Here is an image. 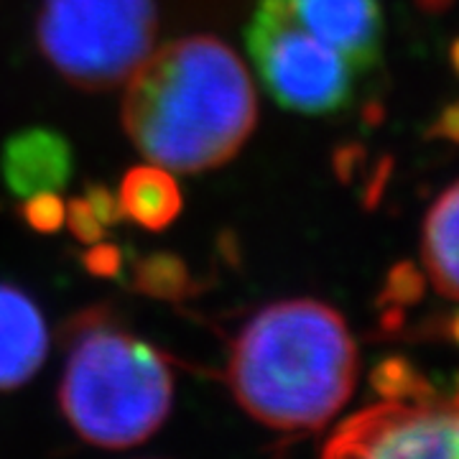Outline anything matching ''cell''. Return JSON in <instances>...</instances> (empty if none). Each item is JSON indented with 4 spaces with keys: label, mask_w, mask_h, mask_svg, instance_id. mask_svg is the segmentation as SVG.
I'll return each instance as SVG.
<instances>
[{
    "label": "cell",
    "mask_w": 459,
    "mask_h": 459,
    "mask_svg": "<svg viewBox=\"0 0 459 459\" xmlns=\"http://www.w3.org/2000/svg\"><path fill=\"white\" fill-rule=\"evenodd\" d=\"M289 16L322 44L340 51L355 72L377 62L383 16L376 0H281Z\"/></svg>",
    "instance_id": "cell-7"
},
{
    "label": "cell",
    "mask_w": 459,
    "mask_h": 459,
    "mask_svg": "<svg viewBox=\"0 0 459 459\" xmlns=\"http://www.w3.org/2000/svg\"><path fill=\"white\" fill-rule=\"evenodd\" d=\"M424 263L437 291L459 301V184L446 189L429 212Z\"/></svg>",
    "instance_id": "cell-10"
},
{
    "label": "cell",
    "mask_w": 459,
    "mask_h": 459,
    "mask_svg": "<svg viewBox=\"0 0 459 459\" xmlns=\"http://www.w3.org/2000/svg\"><path fill=\"white\" fill-rule=\"evenodd\" d=\"M246 41L258 80L281 108L325 115L347 105L352 95V65L301 29L281 0H258Z\"/></svg>",
    "instance_id": "cell-5"
},
{
    "label": "cell",
    "mask_w": 459,
    "mask_h": 459,
    "mask_svg": "<svg viewBox=\"0 0 459 459\" xmlns=\"http://www.w3.org/2000/svg\"><path fill=\"white\" fill-rule=\"evenodd\" d=\"M49 350L47 322L23 291L0 283V391L23 385Z\"/></svg>",
    "instance_id": "cell-8"
},
{
    "label": "cell",
    "mask_w": 459,
    "mask_h": 459,
    "mask_svg": "<svg viewBox=\"0 0 459 459\" xmlns=\"http://www.w3.org/2000/svg\"><path fill=\"white\" fill-rule=\"evenodd\" d=\"M325 459H459V385L452 398L431 388L350 416L329 437Z\"/></svg>",
    "instance_id": "cell-6"
},
{
    "label": "cell",
    "mask_w": 459,
    "mask_h": 459,
    "mask_svg": "<svg viewBox=\"0 0 459 459\" xmlns=\"http://www.w3.org/2000/svg\"><path fill=\"white\" fill-rule=\"evenodd\" d=\"M238 403L276 431H316L358 380V347L344 319L312 299H289L250 316L230 350Z\"/></svg>",
    "instance_id": "cell-2"
},
{
    "label": "cell",
    "mask_w": 459,
    "mask_h": 459,
    "mask_svg": "<svg viewBox=\"0 0 459 459\" xmlns=\"http://www.w3.org/2000/svg\"><path fill=\"white\" fill-rule=\"evenodd\" d=\"M255 90L240 56L214 36L151 51L131 74L123 123L153 166L195 174L230 161L255 128Z\"/></svg>",
    "instance_id": "cell-1"
},
{
    "label": "cell",
    "mask_w": 459,
    "mask_h": 459,
    "mask_svg": "<svg viewBox=\"0 0 459 459\" xmlns=\"http://www.w3.org/2000/svg\"><path fill=\"white\" fill-rule=\"evenodd\" d=\"M59 398L84 442L126 449L164 424L174 380L151 344L95 316L74 329Z\"/></svg>",
    "instance_id": "cell-3"
},
{
    "label": "cell",
    "mask_w": 459,
    "mask_h": 459,
    "mask_svg": "<svg viewBox=\"0 0 459 459\" xmlns=\"http://www.w3.org/2000/svg\"><path fill=\"white\" fill-rule=\"evenodd\" d=\"M452 334H455V340L459 342V316L455 319V325H452Z\"/></svg>",
    "instance_id": "cell-12"
},
{
    "label": "cell",
    "mask_w": 459,
    "mask_h": 459,
    "mask_svg": "<svg viewBox=\"0 0 459 459\" xmlns=\"http://www.w3.org/2000/svg\"><path fill=\"white\" fill-rule=\"evenodd\" d=\"M153 41V0H44L41 5V51L80 87L102 90L131 80Z\"/></svg>",
    "instance_id": "cell-4"
},
{
    "label": "cell",
    "mask_w": 459,
    "mask_h": 459,
    "mask_svg": "<svg viewBox=\"0 0 459 459\" xmlns=\"http://www.w3.org/2000/svg\"><path fill=\"white\" fill-rule=\"evenodd\" d=\"M120 210L133 222L159 230L169 225L181 207V195L174 179L161 166L133 169L120 186Z\"/></svg>",
    "instance_id": "cell-11"
},
{
    "label": "cell",
    "mask_w": 459,
    "mask_h": 459,
    "mask_svg": "<svg viewBox=\"0 0 459 459\" xmlns=\"http://www.w3.org/2000/svg\"><path fill=\"white\" fill-rule=\"evenodd\" d=\"M455 65H457V69H459V44L455 47Z\"/></svg>",
    "instance_id": "cell-13"
},
{
    "label": "cell",
    "mask_w": 459,
    "mask_h": 459,
    "mask_svg": "<svg viewBox=\"0 0 459 459\" xmlns=\"http://www.w3.org/2000/svg\"><path fill=\"white\" fill-rule=\"evenodd\" d=\"M69 169L72 159L65 141L56 133L39 128L18 133L3 153V177L16 195L26 199L54 195L65 186Z\"/></svg>",
    "instance_id": "cell-9"
}]
</instances>
